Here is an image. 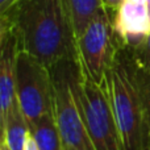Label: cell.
<instances>
[{"mask_svg": "<svg viewBox=\"0 0 150 150\" xmlns=\"http://www.w3.org/2000/svg\"><path fill=\"white\" fill-rule=\"evenodd\" d=\"M11 28L21 52L47 67L78 59L76 34L65 0H18L0 15V29Z\"/></svg>", "mask_w": 150, "mask_h": 150, "instance_id": "cell-1", "label": "cell"}, {"mask_svg": "<svg viewBox=\"0 0 150 150\" xmlns=\"http://www.w3.org/2000/svg\"><path fill=\"white\" fill-rule=\"evenodd\" d=\"M105 88L124 150H149L145 115L134 63L129 50L120 44L113 63L107 73Z\"/></svg>", "mask_w": 150, "mask_h": 150, "instance_id": "cell-2", "label": "cell"}, {"mask_svg": "<svg viewBox=\"0 0 150 150\" xmlns=\"http://www.w3.org/2000/svg\"><path fill=\"white\" fill-rule=\"evenodd\" d=\"M71 84L95 150H124L105 83L98 84L83 75L76 59L71 69Z\"/></svg>", "mask_w": 150, "mask_h": 150, "instance_id": "cell-3", "label": "cell"}, {"mask_svg": "<svg viewBox=\"0 0 150 150\" xmlns=\"http://www.w3.org/2000/svg\"><path fill=\"white\" fill-rule=\"evenodd\" d=\"M16 100L29 130L49 113H54V84L47 66L21 52L16 65Z\"/></svg>", "mask_w": 150, "mask_h": 150, "instance_id": "cell-4", "label": "cell"}, {"mask_svg": "<svg viewBox=\"0 0 150 150\" xmlns=\"http://www.w3.org/2000/svg\"><path fill=\"white\" fill-rule=\"evenodd\" d=\"M75 61H62L50 67L54 84L55 122L63 150H95L71 84V69Z\"/></svg>", "mask_w": 150, "mask_h": 150, "instance_id": "cell-5", "label": "cell"}, {"mask_svg": "<svg viewBox=\"0 0 150 150\" xmlns=\"http://www.w3.org/2000/svg\"><path fill=\"white\" fill-rule=\"evenodd\" d=\"M116 34L108 9H101L86 30L78 37V62L83 75L98 84L105 83V76L117 52Z\"/></svg>", "mask_w": 150, "mask_h": 150, "instance_id": "cell-6", "label": "cell"}, {"mask_svg": "<svg viewBox=\"0 0 150 150\" xmlns=\"http://www.w3.org/2000/svg\"><path fill=\"white\" fill-rule=\"evenodd\" d=\"M117 42L133 50L150 34V12L148 0H122L112 17Z\"/></svg>", "mask_w": 150, "mask_h": 150, "instance_id": "cell-7", "label": "cell"}, {"mask_svg": "<svg viewBox=\"0 0 150 150\" xmlns=\"http://www.w3.org/2000/svg\"><path fill=\"white\" fill-rule=\"evenodd\" d=\"M18 41L11 28L0 29V121L16 101V65Z\"/></svg>", "mask_w": 150, "mask_h": 150, "instance_id": "cell-8", "label": "cell"}, {"mask_svg": "<svg viewBox=\"0 0 150 150\" xmlns=\"http://www.w3.org/2000/svg\"><path fill=\"white\" fill-rule=\"evenodd\" d=\"M0 124L1 142L7 146L8 150H24L26 136L30 130L17 100L13 103L9 113L3 121H0Z\"/></svg>", "mask_w": 150, "mask_h": 150, "instance_id": "cell-9", "label": "cell"}, {"mask_svg": "<svg viewBox=\"0 0 150 150\" xmlns=\"http://www.w3.org/2000/svg\"><path fill=\"white\" fill-rule=\"evenodd\" d=\"M65 3L70 13L76 40L86 30L92 18L105 8L103 0H65Z\"/></svg>", "mask_w": 150, "mask_h": 150, "instance_id": "cell-10", "label": "cell"}, {"mask_svg": "<svg viewBox=\"0 0 150 150\" xmlns=\"http://www.w3.org/2000/svg\"><path fill=\"white\" fill-rule=\"evenodd\" d=\"M38 150H63L54 113L44 116L30 130Z\"/></svg>", "mask_w": 150, "mask_h": 150, "instance_id": "cell-11", "label": "cell"}, {"mask_svg": "<svg viewBox=\"0 0 150 150\" xmlns=\"http://www.w3.org/2000/svg\"><path fill=\"white\" fill-rule=\"evenodd\" d=\"M134 71L141 92V100H142L144 115H145V122H146V133H148V146L150 150V73L141 70L136 65H134Z\"/></svg>", "mask_w": 150, "mask_h": 150, "instance_id": "cell-12", "label": "cell"}, {"mask_svg": "<svg viewBox=\"0 0 150 150\" xmlns=\"http://www.w3.org/2000/svg\"><path fill=\"white\" fill-rule=\"evenodd\" d=\"M129 50V49H128ZM132 59L138 69L150 73V34L138 47L129 50Z\"/></svg>", "mask_w": 150, "mask_h": 150, "instance_id": "cell-13", "label": "cell"}, {"mask_svg": "<svg viewBox=\"0 0 150 150\" xmlns=\"http://www.w3.org/2000/svg\"><path fill=\"white\" fill-rule=\"evenodd\" d=\"M18 0H0V15L9 12L13 7L16 5Z\"/></svg>", "mask_w": 150, "mask_h": 150, "instance_id": "cell-14", "label": "cell"}, {"mask_svg": "<svg viewBox=\"0 0 150 150\" xmlns=\"http://www.w3.org/2000/svg\"><path fill=\"white\" fill-rule=\"evenodd\" d=\"M104 3V7H105V9H108L109 12H116L117 9H119V7L121 5L122 0H103Z\"/></svg>", "mask_w": 150, "mask_h": 150, "instance_id": "cell-15", "label": "cell"}, {"mask_svg": "<svg viewBox=\"0 0 150 150\" xmlns=\"http://www.w3.org/2000/svg\"><path fill=\"white\" fill-rule=\"evenodd\" d=\"M24 150H38V146H37L36 141H34L33 136H32V133L29 132L28 136H26V141H25V148Z\"/></svg>", "mask_w": 150, "mask_h": 150, "instance_id": "cell-16", "label": "cell"}, {"mask_svg": "<svg viewBox=\"0 0 150 150\" xmlns=\"http://www.w3.org/2000/svg\"><path fill=\"white\" fill-rule=\"evenodd\" d=\"M0 150H8V148L3 142H0Z\"/></svg>", "mask_w": 150, "mask_h": 150, "instance_id": "cell-17", "label": "cell"}, {"mask_svg": "<svg viewBox=\"0 0 150 150\" xmlns=\"http://www.w3.org/2000/svg\"><path fill=\"white\" fill-rule=\"evenodd\" d=\"M148 5H149V12H150V0H148Z\"/></svg>", "mask_w": 150, "mask_h": 150, "instance_id": "cell-18", "label": "cell"}]
</instances>
